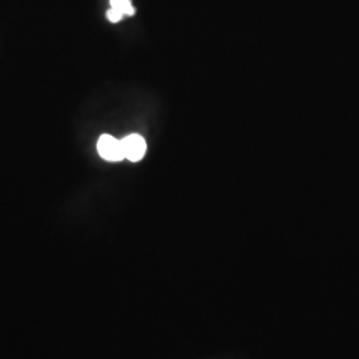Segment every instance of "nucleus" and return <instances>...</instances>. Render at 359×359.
<instances>
[{
    "mask_svg": "<svg viewBox=\"0 0 359 359\" xmlns=\"http://www.w3.org/2000/svg\"><path fill=\"white\" fill-rule=\"evenodd\" d=\"M97 152L107 161H121L124 157L123 145L114 136L103 135L97 142Z\"/></svg>",
    "mask_w": 359,
    "mask_h": 359,
    "instance_id": "obj_1",
    "label": "nucleus"
},
{
    "mask_svg": "<svg viewBox=\"0 0 359 359\" xmlns=\"http://www.w3.org/2000/svg\"><path fill=\"white\" fill-rule=\"evenodd\" d=\"M107 18H108V20H109V22H112V23H117V22H120V20L124 18V15L120 13V11H117V10L111 7V10H108V13H107Z\"/></svg>",
    "mask_w": 359,
    "mask_h": 359,
    "instance_id": "obj_4",
    "label": "nucleus"
},
{
    "mask_svg": "<svg viewBox=\"0 0 359 359\" xmlns=\"http://www.w3.org/2000/svg\"><path fill=\"white\" fill-rule=\"evenodd\" d=\"M124 157L132 163L140 161L147 152V142L140 135H129L121 140Z\"/></svg>",
    "mask_w": 359,
    "mask_h": 359,
    "instance_id": "obj_2",
    "label": "nucleus"
},
{
    "mask_svg": "<svg viewBox=\"0 0 359 359\" xmlns=\"http://www.w3.org/2000/svg\"><path fill=\"white\" fill-rule=\"evenodd\" d=\"M109 1H111V7L120 11L124 16L135 15V8H133L130 0H109Z\"/></svg>",
    "mask_w": 359,
    "mask_h": 359,
    "instance_id": "obj_3",
    "label": "nucleus"
}]
</instances>
